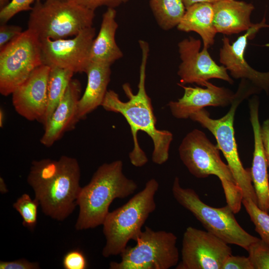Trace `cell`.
<instances>
[{
  "mask_svg": "<svg viewBox=\"0 0 269 269\" xmlns=\"http://www.w3.org/2000/svg\"><path fill=\"white\" fill-rule=\"evenodd\" d=\"M138 43L141 51V60L137 93L134 94L130 84L126 83L122 85V88L128 98V101H122L116 92L110 90L107 91L101 105L107 111L121 114L130 125L134 147L129 153V158L131 163L136 167L142 166L148 161L145 152L138 143L137 137L138 131L145 132L151 138L153 143L152 160L157 164H162L168 160L170 145L173 139V134L170 132L156 128V119L145 86L149 45L143 40H139Z\"/></svg>",
  "mask_w": 269,
  "mask_h": 269,
  "instance_id": "6da1fadb",
  "label": "cell"
},
{
  "mask_svg": "<svg viewBox=\"0 0 269 269\" xmlns=\"http://www.w3.org/2000/svg\"><path fill=\"white\" fill-rule=\"evenodd\" d=\"M78 160L62 155L58 160H33L27 177L44 214L62 221L74 210L80 192Z\"/></svg>",
  "mask_w": 269,
  "mask_h": 269,
  "instance_id": "7a4b0ae2",
  "label": "cell"
},
{
  "mask_svg": "<svg viewBox=\"0 0 269 269\" xmlns=\"http://www.w3.org/2000/svg\"><path fill=\"white\" fill-rule=\"evenodd\" d=\"M137 188V184L124 174L122 160L103 163L81 189L77 200L79 213L76 229L83 230L103 225L112 202L117 198L128 197Z\"/></svg>",
  "mask_w": 269,
  "mask_h": 269,
  "instance_id": "3957f363",
  "label": "cell"
},
{
  "mask_svg": "<svg viewBox=\"0 0 269 269\" xmlns=\"http://www.w3.org/2000/svg\"><path fill=\"white\" fill-rule=\"evenodd\" d=\"M158 188L157 180L150 179L124 205L109 212L103 224L106 238L102 250L104 257L120 255L129 241H135L138 238L145 222L155 210L154 196Z\"/></svg>",
  "mask_w": 269,
  "mask_h": 269,
  "instance_id": "277c9868",
  "label": "cell"
},
{
  "mask_svg": "<svg viewBox=\"0 0 269 269\" xmlns=\"http://www.w3.org/2000/svg\"><path fill=\"white\" fill-rule=\"evenodd\" d=\"M253 93L246 84L241 83L227 113L218 119H213L205 109L193 113L190 119L208 130L215 137L217 147L221 150L235 181L240 189L243 199H250L257 204V198L251 175L250 168H245L240 160L235 137L234 121L239 104Z\"/></svg>",
  "mask_w": 269,
  "mask_h": 269,
  "instance_id": "5b68a950",
  "label": "cell"
},
{
  "mask_svg": "<svg viewBox=\"0 0 269 269\" xmlns=\"http://www.w3.org/2000/svg\"><path fill=\"white\" fill-rule=\"evenodd\" d=\"M94 11L75 0L38 1L30 10L28 29L40 39L67 38L92 26Z\"/></svg>",
  "mask_w": 269,
  "mask_h": 269,
  "instance_id": "8992f818",
  "label": "cell"
},
{
  "mask_svg": "<svg viewBox=\"0 0 269 269\" xmlns=\"http://www.w3.org/2000/svg\"><path fill=\"white\" fill-rule=\"evenodd\" d=\"M172 192L176 201L190 211L206 231L227 244L237 245L247 251L259 239L240 225L228 205L220 208L209 206L193 189L182 187L178 177L174 179Z\"/></svg>",
  "mask_w": 269,
  "mask_h": 269,
  "instance_id": "52a82bcc",
  "label": "cell"
},
{
  "mask_svg": "<svg viewBox=\"0 0 269 269\" xmlns=\"http://www.w3.org/2000/svg\"><path fill=\"white\" fill-rule=\"evenodd\" d=\"M135 242L120 254V262H110V269H168L178 264L177 237L173 233L146 226Z\"/></svg>",
  "mask_w": 269,
  "mask_h": 269,
  "instance_id": "ba28073f",
  "label": "cell"
},
{
  "mask_svg": "<svg viewBox=\"0 0 269 269\" xmlns=\"http://www.w3.org/2000/svg\"><path fill=\"white\" fill-rule=\"evenodd\" d=\"M179 157L189 172L198 178L209 175L220 179L225 196L230 197L239 191L231 171L222 160L219 149L205 134L194 129L183 138L178 148Z\"/></svg>",
  "mask_w": 269,
  "mask_h": 269,
  "instance_id": "9c48e42d",
  "label": "cell"
},
{
  "mask_svg": "<svg viewBox=\"0 0 269 269\" xmlns=\"http://www.w3.org/2000/svg\"><path fill=\"white\" fill-rule=\"evenodd\" d=\"M42 64L40 40L29 29L0 49V93H12L32 71Z\"/></svg>",
  "mask_w": 269,
  "mask_h": 269,
  "instance_id": "30bf717a",
  "label": "cell"
},
{
  "mask_svg": "<svg viewBox=\"0 0 269 269\" xmlns=\"http://www.w3.org/2000/svg\"><path fill=\"white\" fill-rule=\"evenodd\" d=\"M181 254L176 269H222L232 255L225 241L207 231L191 226L183 234Z\"/></svg>",
  "mask_w": 269,
  "mask_h": 269,
  "instance_id": "8fae6325",
  "label": "cell"
},
{
  "mask_svg": "<svg viewBox=\"0 0 269 269\" xmlns=\"http://www.w3.org/2000/svg\"><path fill=\"white\" fill-rule=\"evenodd\" d=\"M96 30L91 26L82 30L72 38L40 39L42 64L86 73L91 63L92 43Z\"/></svg>",
  "mask_w": 269,
  "mask_h": 269,
  "instance_id": "7c38bea8",
  "label": "cell"
},
{
  "mask_svg": "<svg viewBox=\"0 0 269 269\" xmlns=\"http://www.w3.org/2000/svg\"><path fill=\"white\" fill-rule=\"evenodd\" d=\"M201 41L190 36L179 42L178 52L181 62L177 74L181 85L196 83L205 87L209 79H219L233 83L224 65L219 66L210 55L207 48L200 51Z\"/></svg>",
  "mask_w": 269,
  "mask_h": 269,
  "instance_id": "4fadbf2b",
  "label": "cell"
},
{
  "mask_svg": "<svg viewBox=\"0 0 269 269\" xmlns=\"http://www.w3.org/2000/svg\"><path fill=\"white\" fill-rule=\"evenodd\" d=\"M50 67L42 64L12 92L16 113L25 119L42 125L47 108V87Z\"/></svg>",
  "mask_w": 269,
  "mask_h": 269,
  "instance_id": "5bb4252c",
  "label": "cell"
},
{
  "mask_svg": "<svg viewBox=\"0 0 269 269\" xmlns=\"http://www.w3.org/2000/svg\"><path fill=\"white\" fill-rule=\"evenodd\" d=\"M265 19L260 23L248 30L240 36L235 41L230 43L228 38L222 39L223 45L220 50V62L228 70L235 79H242L251 82L255 87L269 91V71L261 72L251 67L245 60L244 55L248 40L253 37L261 28L267 27Z\"/></svg>",
  "mask_w": 269,
  "mask_h": 269,
  "instance_id": "9a60e30c",
  "label": "cell"
},
{
  "mask_svg": "<svg viewBox=\"0 0 269 269\" xmlns=\"http://www.w3.org/2000/svg\"><path fill=\"white\" fill-rule=\"evenodd\" d=\"M184 89L183 96L177 101L168 104L173 117L187 119L194 112L209 106L225 107L231 105L235 94L224 87L216 86L207 81L205 88L186 87L178 84Z\"/></svg>",
  "mask_w": 269,
  "mask_h": 269,
  "instance_id": "2e32d148",
  "label": "cell"
},
{
  "mask_svg": "<svg viewBox=\"0 0 269 269\" xmlns=\"http://www.w3.org/2000/svg\"><path fill=\"white\" fill-rule=\"evenodd\" d=\"M81 85L77 79H72L61 101L44 127L41 143L51 147L64 134L73 130L79 122L77 110L81 98Z\"/></svg>",
  "mask_w": 269,
  "mask_h": 269,
  "instance_id": "e0dca14e",
  "label": "cell"
},
{
  "mask_svg": "<svg viewBox=\"0 0 269 269\" xmlns=\"http://www.w3.org/2000/svg\"><path fill=\"white\" fill-rule=\"evenodd\" d=\"M259 102L253 98L249 102L250 121L254 138V150L250 168L253 185L257 198V205L269 213V174L261 134L259 117Z\"/></svg>",
  "mask_w": 269,
  "mask_h": 269,
  "instance_id": "ac0fdd59",
  "label": "cell"
},
{
  "mask_svg": "<svg viewBox=\"0 0 269 269\" xmlns=\"http://www.w3.org/2000/svg\"><path fill=\"white\" fill-rule=\"evenodd\" d=\"M214 24L217 33L230 35L247 31L255 24L250 16L254 5L244 1L220 0L213 4Z\"/></svg>",
  "mask_w": 269,
  "mask_h": 269,
  "instance_id": "d6986e66",
  "label": "cell"
},
{
  "mask_svg": "<svg viewBox=\"0 0 269 269\" xmlns=\"http://www.w3.org/2000/svg\"><path fill=\"white\" fill-rule=\"evenodd\" d=\"M87 84L78 104L77 118L79 121L101 106L111 80V66L91 62L86 73Z\"/></svg>",
  "mask_w": 269,
  "mask_h": 269,
  "instance_id": "ffe728a7",
  "label": "cell"
},
{
  "mask_svg": "<svg viewBox=\"0 0 269 269\" xmlns=\"http://www.w3.org/2000/svg\"><path fill=\"white\" fill-rule=\"evenodd\" d=\"M116 16V11L113 8H108L103 13L99 32L92 43L91 62L111 66L123 57V52L117 44L115 39L118 27Z\"/></svg>",
  "mask_w": 269,
  "mask_h": 269,
  "instance_id": "44dd1931",
  "label": "cell"
},
{
  "mask_svg": "<svg viewBox=\"0 0 269 269\" xmlns=\"http://www.w3.org/2000/svg\"><path fill=\"white\" fill-rule=\"evenodd\" d=\"M177 27L182 31L198 33L202 39L203 48L208 49L214 44L217 33L214 24L213 4L197 3L186 8Z\"/></svg>",
  "mask_w": 269,
  "mask_h": 269,
  "instance_id": "7402d4cb",
  "label": "cell"
},
{
  "mask_svg": "<svg viewBox=\"0 0 269 269\" xmlns=\"http://www.w3.org/2000/svg\"><path fill=\"white\" fill-rule=\"evenodd\" d=\"M149 5L157 24L164 30L177 26L186 10L183 0H150Z\"/></svg>",
  "mask_w": 269,
  "mask_h": 269,
  "instance_id": "603a6c76",
  "label": "cell"
},
{
  "mask_svg": "<svg viewBox=\"0 0 269 269\" xmlns=\"http://www.w3.org/2000/svg\"><path fill=\"white\" fill-rule=\"evenodd\" d=\"M74 74L72 71L67 69L50 67L47 87V108L43 126L62 99Z\"/></svg>",
  "mask_w": 269,
  "mask_h": 269,
  "instance_id": "cb8c5ba5",
  "label": "cell"
},
{
  "mask_svg": "<svg viewBox=\"0 0 269 269\" xmlns=\"http://www.w3.org/2000/svg\"><path fill=\"white\" fill-rule=\"evenodd\" d=\"M242 204L261 239L269 245V213L261 209L251 199L243 198Z\"/></svg>",
  "mask_w": 269,
  "mask_h": 269,
  "instance_id": "d4e9b609",
  "label": "cell"
},
{
  "mask_svg": "<svg viewBox=\"0 0 269 269\" xmlns=\"http://www.w3.org/2000/svg\"><path fill=\"white\" fill-rule=\"evenodd\" d=\"M39 205V203L35 198L32 199L28 194L24 193L13 204V207L20 215L22 225L33 230L37 223Z\"/></svg>",
  "mask_w": 269,
  "mask_h": 269,
  "instance_id": "484cf974",
  "label": "cell"
},
{
  "mask_svg": "<svg viewBox=\"0 0 269 269\" xmlns=\"http://www.w3.org/2000/svg\"><path fill=\"white\" fill-rule=\"evenodd\" d=\"M247 251L254 269H269V245L259 239Z\"/></svg>",
  "mask_w": 269,
  "mask_h": 269,
  "instance_id": "4316f807",
  "label": "cell"
},
{
  "mask_svg": "<svg viewBox=\"0 0 269 269\" xmlns=\"http://www.w3.org/2000/svg\"><path fill=\"white\" fill-rule=\"evenodd\" d=\"M42 0H11L9 3L0 10V23H6L15 15L21 11L30 10L31 5Z\"/></svg>",
  "mask_w": 269,
  "mask_h": 269,
  "instance_id": "83f0119b",
  "label": "cell"
},
{
  "mask_svg": "<svg viewBox=\"0 0 269 269\" xmlns=\"http://www.w3.org/2000/svg\"><path fill=\"white\" fill-rule=\"evenodd\" d=\"M87 265L84 254L78 249L67 252L62 261V266L65 269H85Z\"/></svg>",
  "mask_w": 269,
  "mask_h": 269,
  "instance_id": "f1b7e54d",
  "label": "cell"
},
{
  "mask_svg": "<svg viewBox=\"0 0 269 269\" xmlns=\"http://www.w3.org/2000/svg\"><path fill=\"white\" fill-rule=\"evenodd\" d=\"M22 28L19 25L0 23V49L22 32Z\"/></svg>",
  "mask_w": 269,
  "mask_h": 269,
  "instance_id": "f546056e",
  "label": "cell"
},
{
  "mask_svg": "<svg viewBox=\"0 0 269 269\" xmlns=\"http://www.w3.org/2000/svg\"><path fill=\"white\" fill-rule=\"evenodd\" d=\"M222 269H254L249 257L240 256H229Z\"/></svg>",
  "mask_w": 269,
  "mask_h": 269,
  "instance_id": "4dcf8cb0",
  "label": "cell"
},
{
  "mask_svg": "<svg viewBox=\"0 0 269 269\" xmlns=\"http://www.w3.org/2000/svg\"><path fill=\"white\" fill-rule=\"evenodd\" d=\"M129 0H75L79 4L94 11L99 7L105 6L108 8L119 6Z\"/></svg>",
  "mask_w": 269,
  "mask_h": 269,
  "instance_id": "1f68e13d",
  "label": "cell"
},
{
  "mask_svg": "<svg viewBox=\"0 0 269 269\" xmlns=\"http://www.w3.org/2000/svg\"><path fill=\"white\" fill-rule=\"evenodd\" d=\"M40 269L37 262H30L25 259L13 261H0V269Z\"/></svg>",
  "mask_w": 269,
  "mask_h": 269,
  "instance_id": "d6a6232c",
  "label": "cell"
},
{
  "mask_svg": "<svg viewBox=\"0 0 269 269\" xmlns=\"http://www.w3.org/2000/svg\"><path fill=\"white\" fill-rule=\"evenodd\" d=\"M261 134L264 151L269 168V119L265 120L261 127Z\"/></svg>",
  "mask_w": 269,
  "mask_h": 269,
  "instance_id": "836d02e7",
  "label": "cell"
},
{
  "mask_svg": "<svg viewBox=\"0 0 269 269\" xmlns=\"http://www.w3.org/2000/svg\"><path fill=\"white\" fill-rule=\"evenodd\" d=\"M220 0H183L186 9L197 3H209L213 4Z\"/></svg>",
  "mask_w": 269,
  "mask_h": 269,
  "instance_id": "e575fe53",
  "label": "cell"
},
{
  "mask_svg": "<svg viewBox=\"0 0 269 269\" xmlns=\"http://www.w3.org/2000/svg\"><path fill=\"white\" fill-rule=\"evenodd\" d=\"M0 192L1 194H4L8 192V189L3 178L0 177Z\"/></svg>",
  "mask_w": 269,
  "mask_h": 269,
  "instance_id": "d590c367",
  "label": "cell"
},
{
  "mask_svg": "<svg viewBox=\"0 0 269 269\" xmlns=\"http://www.w3.org/2000/svg\"><path fill=\"white\" fill-rule=\"evenodd\" d=\"M5 119V113L3 109L2 108L0 109V127H3L4 122Z\"/></svg>",
  "mask_w": 269,
  "mask_h": 269,
  "instance_id": "8d00e7d4",
  "label": "cell"
},
{
  "mask_svg": "<svg viewBox=\"0 0 269 269\" xmlns=\"http://www.w3.org/2000/svg\"><path fill=\"white\" fill-rule=\"evenodd\" d=\"M10 1L11 0H0V10L6 7Z\"/></svg>",
  "mask_w": 269,
  "mask_h": 269,
  "instance_id": "74e56055",
  "label": "cell"
}]
</instances>
